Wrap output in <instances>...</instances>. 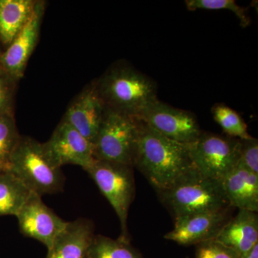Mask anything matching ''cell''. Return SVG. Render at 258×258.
<instances>
[{"instance_id":"cell-4","label":"cell","mask_w":258,"mask_h":258,"mask_svg":"<svg viewBox=\"0 0 258 258\" xmlns=\"http://www.w3.org/2000/svg\"><path fill=\"white\" fill-rule=\"evenodd\" d=\"M157 193L174 220L191 214L231 207L221 182L205 177L199 172Z\"/></svg>"},{"instance_id":"cell-11","label":"cell","mask_w":258,"mask_h":258,"mask_svg":"<svg viewBox=\"0 0 258 258\" xmlns=\"http://www.w3.org/2000/svg\"><path fill=\"white\" fill-rule=\"evenodd\" d=\"M43 144L49 157L58 167L72 164L86 171L95 161L93 144L62 119Z\"/></svg>"},{"instance_id":"cell-8","label":"cell","mask_w":258,"mask_h":258,"mask_svg":"<svg viewBox=\"0 0 258 258\" xmlns=\"http://www.w3.org/2000/svg\"><path fill=\"white\" fill-rule=\"evenodd\" d=\"M137 118L180 143H191L203 132L193 113L169 106L159 99L147 106Z\"/></svg>"},{"instance_id":"cell-5","label":"cell","mask_w":258,"mask_h":258,"mask_svg":"<svg viewBox=\"0 0 258 258\" xmlns=\"http://www.w3.org/2000/svg\"><path fill=\"white\" fill-rule=\"evenodd\" d=\"M86 171L118 217L121 230L118 238L131 242L128 217L136 195L133 166L95 159Z\"/></svg>"},{"instance_id":"cell-27","label":"cell","mask_w":258,"mask_h":258,"mask_svg":"<svg viewBox=\"0 0 258 258\" xmlns=\"http://www.w3.org/2000/svg\"><path fill=\"white\" fill-rule=\"evenodd\" d=\"M3 51L2 50L1 46H0V58H1L2 54H3Z\"/></svg>"},{"instance_id":"cell-25","label":"cell","mask_w":258,"mask_h":258,"mask_svg":"<svg viewBox=\"0 0 258 258\" xmlns=\"http://www.w3.org/2000/svg\"><path fill=\"white\" fill-rule=\"evenodd\" d=\"M238 165L258 175V141L252 137L241 140Z\"/></svg>"},{"instance_id":"cell-6","label":"cell","mask_w":258,"mask_h":258,"mask_svg":"<svg viewBox=\"0 0 258 258\" xmlns=\"http://www.w3.org/2000/svg\"><path fill=\"white\" fill-rule=\"evenodd\" d=\"M137 132V118L106 108L93 144L94 159L133 166Z\"/></svg>"},{"instance_id":"cell-24","label":"cell","mask_w":258,"mask_h":258,"mask_svg":"<svg viewBox=\"0 0 258 258\" xmlns=\"http://www.w3.org/2000/svg\"><path fill=\"white\" fill-rule=\"evenodd\" d=\"M240 255L230 247L216 240L205 241L196 245L195 258H240Z\"/></svg>"},{"instance_id":"cell-15","label":"cell","mask_w":258,"mask_h":258,"mask_svg":"<svg viewBox=\"0 0 258 258\" xmlns=\"http://www.w3.org/2000/svg\"><path fill=\"white\" fill-rule=\"evenodd\" d=\"M222 227L215 240L225 244L242 255L258 244L257 212L238 210Z\"/></svg>"},{"instance_id":"cell-7","label":"cell","mask_w":258,"mask_h":258,"mask_svg":"<svg viewBox=\"0 0 258 258\" xmlns=\"http://www.w3.org/2000/svg\"><path fill=\"white\" fill-rule=\"evenodd\" d=\"M187 146L195 167L205 177L221 181L238 165L240 139L202 132Z\"/></svg>"},{"instance_id":"cell-16","label":"cell","mask_w":258,"mask_h":258,"mask_svg":"<svg viewBox=\"0 0 258 258\" xmlns=\"http://www.w3.org/2000/svg\"><path fill=\"white\" fill-rule=\"evenodd\" d=\"M220 182L232 208L257 212V174L237 165Z\"/></svg>"},{"instance_id":"cell-18","label":"cell","mask_w":258,"mask_h":258,"mask_svg":"<svg viewBox=\"0 0 258 258\" xmlns=\"http://www.w3.org/2000/svg\"><path fill=\"white\" fill-rule=\"evenodd\" d=\"M31 191L8 170L0 171V216H17Z\"/></svg>"},{"instance_id":"cell-17","label":"cell","mask_w":258,"mask_h":258,"mask_svg":"<svg viewBox=\"0 0 258 258\" xmlns=\"http://www.w3.org/2000/svg\"><path fill=\"white\" fill-rule=\"evenodd\" d=\"M37 0H0V42H13L30 18Z\"/></svg>"},{"instance_id":"cell-21","label":"cell","mask_w":258,"mask_h":258,"mask_svg":"<svg viewBox=\"0 0 258 258\" xmlns=\"http://www.w3.org/2000/svg\"><path fill=\"white\" fill-rule=\"evenodd\" d=\"M20 137L14 113L0 114V166L4 170L8 169L10 157Z\"/></svg>"},{"instance_id":"cell-9","label":"cell","mask_w":258,"mask_h":258,"mask_svg":"<svg viewBox=\"0 0 258 258\" xmlns=\"http://www.w3.org/2000/svg\"><path fill=\"white\" fill-rule=\"evenodd\" d=\"M232 208L228 207L176 218L174 229L167 232L164 238L183 246L197 245L205 241L215 240L232 217Z\"/></svg>"},{"instance_id":"cell-20","label":"cell","mask_w":258,"mask_h":258,"mask_svg":"<svg viewBox=\"0 0 258 258\" xmlns=\"http://www.w3.org/2000/svg\"><path fill=\"white\" fill-rule=\"evenodd\" d=\"M212 113L214 119L229 137L240 140L252 138V136L248 133L245 122L230 107L217 104L212 108Z\"/></svg>"},{"instance_id":"cell-23","label":"cell","mask_w":258,"mask_h":258,"mask_svg":"<svg viewBox=\"0 0 258 258\" xmlns=\"http://www.w3.org/2000/svg\"><path fill=\"white\" fill-rule=\"evenodd\" d=\"M18 82L0 66V114L13 113L15 90Z\"/></svg>"},{"instance_id":"cell-10","label":"cell","mask_w":258,"mask_h":258,"mask_svg":"<svg viewBox=\"0 0 258 258\" xmlns=\"http://www.w3.org/2000/svg\"><path fill=\"white\" fill-rule=\"evenodd\" d=\"M20 232L50 248L68 222L43 203L42 197L31 192L16 216Z\"/></svg>"},{"instance_id":"cell-26","label":"cell","mask_w":258,"mask_h":258,"mask_svg":"<svg viewBox=\"0 0 258 258\" xmlns=\"http://www.w3.org/2000/svg\"><path fill=\"white\" fill-rule=\"evenodd\" d=\"M240 258H258V244H255L248 252L240 255Z\"/></svg>"},{"instance_id":"cell-22","label":"cell","mask_w":258,"mask_h":258,"mask_svg":"<svg viewBox=\"0 0 258 258\" xmlns=\"http://www.w3.org/2000/svg\"><path fill=\"white\" fill-rule=\"evenodd\" d=\"M186 8L191 11L196 10H227L232 12L240 20L242 27L248 26L250 20L245 8L239 6L234 0H186Z\"/></svg>"},{"instance_id":"cell-13","label":"cell","mask_w":258,"mask_h":258,"mask_svg":"<svg viewBox=\"0 0 258 258\" xmlns=\"http://www.w3.org/2000/svg\"><path fill=\"white\" fill-rule=\"evenodd\" d=\"M105 112L106 107L93 83L73 100L62 120L93 144Z\"/></svg>"},{"instance_id":"cell-3","label":"cell","mask_w":258,"mask_h":258,"mask_svg":"<svg viewBox=\"0 0 258 258\" xmlns=\"http://www.w3.org/2000/svg\"><path fill=\"white\" fill-rule=\"evenodd\" d=\"M9 171L31 192L42 196L60 192L64 177L45 150L43 143L29 137H20L10 157Z\"/></svg>"},{"instance_id":"cell-12","label":"cell","mask_w":258,"mask_h":258,"mask_svg":"<svg viewBox=\"0 0 258 258\" xmlns=\"http://www.w3.org/2000/svg\"><path fill=\"white\" fill-rule=\"evenodd\" d=\"M45 6V1H37L28 23L2 54L0 66L18 81L23 77L29 59L36 47Z\"/></svg>"},{"instance_id":"cell-1","label":"cell","mask_w":258,"mask_h":258,"mask_svg":"<svg viewBox=\"0 0 258 258\" xmlns=\"http://www.w3.org/2000/svg\"><path fill=\"white\" fill-rule=\"evenodd\" d=\"M133 166L157 191L169 189L199 172L187 144L167 138L139 119Z\"/></svg>"},{"instance_id":"cell-19","label":"cell","mask_w":258,"mask_h":258,"mask_svg":"<svg viewBox=\"0 0 258 258\" xmlns=\"http://www.w3.org/2000/svg\"><path fill=\"white\" fill-rule=\"evenodd\" d=\"M86 258H144L131 242L95 235Z\"/></svg>"},{"instance_id":"cell-2","label":"cell","mask_w":258,"mask_h":258,"mask_svg":"<svg viewBox=\"0 0 258 258\" xmlns=\"http://www.w3.org/2000/svg\"><path fill=\"white\" fill-rule=\"evenodd\" d=\"M94 83L107 109L134 118L158 99L156 83L128 64H115Z\"/></svg>"},{"instance_id":"cell-14","label":"cell","mask_w":258,"mask_h":258,"mask_svg":"<svg viewBox=\"0 0 258 258\" xmlns=\"http://www.w3.org/2000/svg\"><path fill=\"white\" fill-rule=\"evenodd\" d=\"M94 230V224L88 219L79 218L68 222L47 249L46 258H86Z\"/></svg>"},{"instance_id":"cell-28","label":"cell","mask_w":258,"mask_h":258,"mask_svg":"<svg viewBox=\"0 0 258 258\" xmlns=\"http://www.w3.org/2000/svg\"><path fill=\"white\" fill-rule=\"evenodd\" d=\"M3 170H4V169H3V168L1 166H0V171H3Z\"/></svg>"},{"instance_id":"cell-29","label":"cell","mask_w":258,"mask_h":258,"mask_svg":"<svg viewBox=\"0 0 258 258\" xmlns=\"http://www.w3.org/2000/svg\"><path fill=\"white\" fill-rule=\"evenodd\" d=\"M186 258H189V257H186Z\"/></svg>"}]
</instances>
